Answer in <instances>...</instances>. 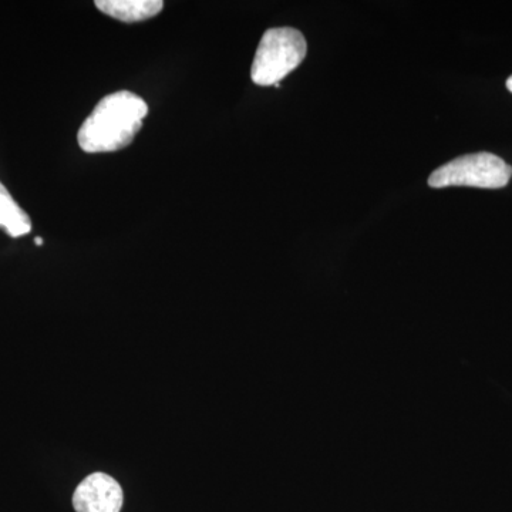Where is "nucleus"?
<instances>
[{"instance_id":"nucleus-1","label":"nucleus","mask_w":512,"mask_h":512,"mask_svg":"<svg viewBox=\"0 0 512 512\" xmlns=\"http://www.w3.org/2000/svg\"><path fill=\"white\" fill-rule=\"evenodd\" d=\"M148 114L146 101L137 94L117 92L101 99L84 120L77 141L84 153H113L133 143Z\"/></svg>"},{"instance_id":"nucleus-2","label":"nucleus","mask_w":512,"mask_h":512,"mask_svg":"<svg viewBox=\"0 0 512 512\" xmlns=\"http://www.w3.org/2000/svg\"><path fill=\"white\" fill-rule=\"evenodd\" d=\"M306 53L308 45L305 36L299 30H266L252 63V82L258 86H278L289 73L301 66Z\"/></svg>"},{"instance_id":"nucleus-3","label":"nucleus","mask_w":512,"mask_h":512,"mask_svg":"<svg viewBox=\"0 0 512 512\" xmlns=\"http://www.w3.org/2000/svg\"><path fill=\"white\" fill-rule=\"evenodd\" d=\"M512 167L491 153L468 154L441 165L429 177L433 188L474 187L498 190L510 183Z\"/></svg>"},{"instance_id":"nucleus-4","label":"nucleus","mask_w":512,"mask_h":512,"mask_svg":"<svg viewBox=\"0 0 512 512\" xmlns=\"http://www.w3.org/2000/svg\"><path fill=\"white\" fill-rule=\"evenodd\" d=\"M123 501L120 484L104 473L84 478L73 495L76 512H120Z\"/></svg>"},{"instance_id":"nucleus-5","label":"nucleus","mask_w":512,"mask_h":512,"mask_svg":"<svg viewBox=\"0 0 512 512\" xmlns=\"http://www.w3.org/2000/svg\"><path fill=\"white\" fill-rule=\"evenodd\" d=\"M97 9L124 23L144 22L164 8L161 0H97Z\"/></svg>"},{"instance_id":"nucleus-6","label":"nucleus","mask_w":512,"mask_h":512,"mask_svg":"<svg viewBox=\"0 0 512 512\" xmlns=\"http://www.w3.org/2000/svg\"><path fill=\"white\" fill-rule=\"evenodd\" d=\"M0 228L12 238L25 237L32 231V221L25 210L13 200L8 188L0 183Z\"/></svg>"},{"instance_id":"nucleus-7","label":"nucleus","mask_w":512,"mask_h":512,"mask_svg":"<svg viewBox=\"0 0 512 512\" xmlns=\"http://www.w3.org/2000/svg\"><path fill=\"white\" fill-rule=\"evenodd\" d=\"M35 242H36L37 247H42V245H43L42 238H39V237L35 238Z\"/></svg>"},{"instance_id":"nucleus-8","label":"nucleus","mask_w":512,"mask_h":512,"mask_svg":"<svg viewBox=\"0 0 512 512\" xmlns=\"http://www.w3.org/2000/svg\"><path fill=\"white\" fill-rule=\"evenodd\" d=\"M507 89L512 93V76L507 80Z\"/></svg>"}]
</instances>
